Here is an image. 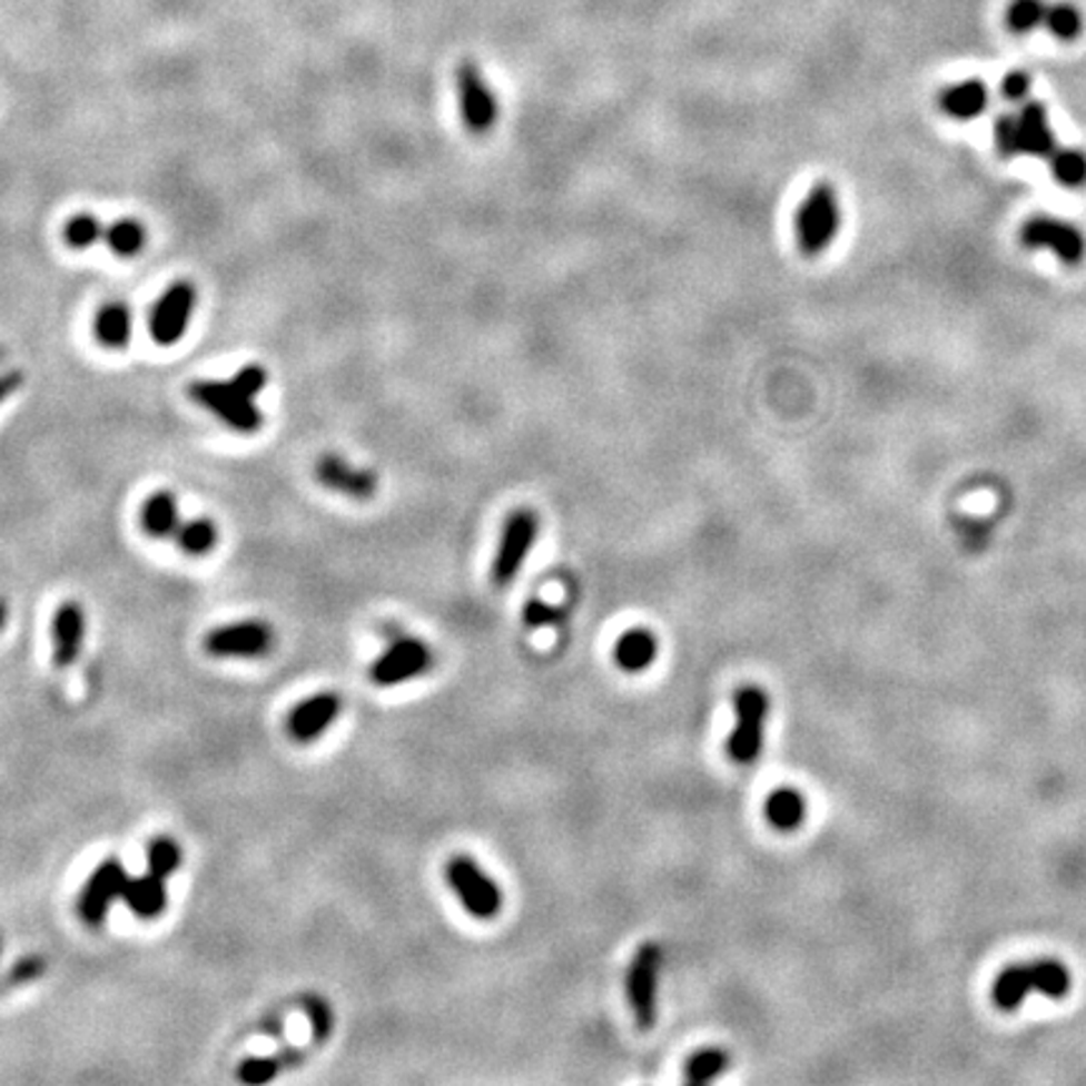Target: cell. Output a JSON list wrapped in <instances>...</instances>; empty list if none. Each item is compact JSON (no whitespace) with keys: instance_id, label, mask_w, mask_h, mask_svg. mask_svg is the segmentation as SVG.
Instances as JSON below:
<instances>
[{"instance_id":"cell-35","label":"cell","mask_w":1086,"mask_h":1086,"mask_svg":"<svg viewBox=\"0 0 1086 1086\" xmlns=\"http://www.w3.org/2000/svg\"><path fill=\"white\" fill-rule=\"evenodd\" d=\"M994 136H996V147H998V151L1004 154V157H1016V154H1021V131H1018V116H1014V113L998 116L996 126H994Z\"/></svg>"},{"instance_id":"cell-17","label":"cell","mask_w":1086,"mask_h":1086,"mask_svg":"<svg viewBox=\"0 0 1086 1086\" xmlns=\"http://www.w3.org/2000/svg\"><path fill=\"white\" fill-rule=\"evenodd\" d=\"M121 900L136 918L141 920L159 918L169 904L167 878L154 876V872H147V876H139V878L129 876Z\"/></svg>"},{"instance_id":"cell-31","label":"cell","mask_w":1086,"mask_h":1086,"mask_svg":"<svg viewBox=\"0 0 1086 1086\" xmlns=\"http://www.w3.org/2000/svg\"><path fill=\"white\" fill-rule=\"evenodd\" d=\"M1046 0H1011L1006 8V26L1014 33H1031L1044 26Z\"/></svg>"},{"instance_id":"cell-21","label":"cell","mask_w":1086,"mask_h":1086,"mask_svg":"<svg viewBox=\"0 0 1086 1086\" xmlns=\"http://www.w3.org/2000/svg\"><path fill=\"white\" fill-rule=\"evenodd\" d=\"M656 636L649 629H629L614 644V662L626 674L646 672L656 659Z\"/></svg>"},{"instance_id":"cell-18","label":"cell","mask_w":1086,"mask_h":1086,"mask_svg":"<svg viewBox=\"0 0 1086 1086\" xmlns=\"http://www.w3.org/2000/svg\"><path fill=\"white\" fill-rule=\"evenodd\" d=\"M307 1056L309 1054L305 1049H297V1046H285L283 1052L269 1054V1056H249V1059L239 1062L237 1079L241 1084H249V1086L275 1082L279 1074L303 1066L307 1062Z\"/></svg>"},{"instance_id":"cell-27","label":"cell","mask_w":1086,"mask_h":1086,"mask_svg":"<svg viewBox=\"0 0 1086 1086\" xmlns=\"http://www.w3.org/2000/svg\"><path fill=\"white\" fill-rule=\"evenodd\" d=\"M730 1066V1054L720 1046H710V1049H702L692 1054L684 1064V1082L687 1084H710L717 1076L727 1072Z\"/></svg>"},{"instance_id":"cell-10","label":"cell","mask_w":1086,"mask_h":1086,"mask_svg":"<svg viewBox=\"0 0 1086 1086\" xmlns=\"http://www.w3.org/2000/svg\"><path fill=\"white\" fill-rule=\"evenodd\" d=\"M455 91H458V109L465 129L473 136H486L498 121V101L486 76L473 61H463L455 71Z\"/></svg>"},{"instance_id":"cell-23","label":"cell","mask_w":1086,"mask_h":1086,"mask_svg":"<svg viewBox=\"0 0 1086 1086\" xmlns=\"http://www.w3.org/2000/svg\"><path fill=\"white\" fill-rule=\"evenodd\" d=\"M764 818H768L774 830L794 832L802 826L804 818H808V802H804L802 792L792 788H780L770 792V798L764 800Z\"/></svg>"},{"instance_id":"cell-14","label":"cell","mask_w":1086,"mask_h":1086,"mask_svg":"<svg viewBox=\"0 0 1086 1086\" xmlns=\"http://www.w3.org/2000/svg\"><path fill=\"white\" fill-rule=\"evenodd\" d=\"M315 478L319 486L343 493V496L355 501L373 498L377 486H381V481H377V475L371 468H357V465L335 453L319 455L315 463Z\"/></svg>"},{"instance_id":"cell-22","label":"cell","mask_w":1086,"mask_h":1086,"mask_svg":"<svg viewBox=\"0 0 1086 1086\" xmlns=\"http://www.w3.org/2000/svg\"><path fill=\"white\" fill-rule=\"evenodd\" d=\"M179 521H181V516H179V506H177V498H174V493L157 491V493H151L147 501H144L141 513H139V523H141V531L147 533V536L171 539L174 531H177V526H179Z\"/></svg>"},{"instance_id":"cell-12","label":"cell","mask_w":1086,"mask_h":1086,"mask_svg":"<svg viewBox=\"0 0 1086 1086\" xmlns=\"http://www.w3.org/2000/svg\"><path fill=\"white\" fill-rule=\"evenodd\" d=\"M433 669V652L423 639L401 636L375 659L371 679L375 687H397L428 674Z\"/></svg>"},{"instance_id":"cell-26","label":"cell","mask_w":1086,"mask_h":1086,"mask_svg":"<svg viewBox=\"0 0 1086 1086\" xmlns=\"http://www.w3.org/2000/svg\"><path fill=\"white\" fill-rule=\"evenodd\" d=\"M103 241L109 245L113 255L136 257L144 247H147V227H144L139 219L126 217L113 221L111 227H106Z\"/></svg>"},{"instance_id":"cell-5","label":"cell","mask_w":1086,"mask_h":1086,"mask_svg":"<svg viewBox=\"0 0 1086 1086\" xmlns=\"http://www.w3.org/2000/svg\"><path fill=\"white\" fill-rule=\"evenodd\" d=\"M445 878H448L451 890L471 918L491 920L501 914L503 894L498 882L471 856H453L445 862Z\"/></svg>"},{"instance_id":"cell-25","label":"cell","mask_w":1086,"mask_h":1086,"mask_svg":"<svg viewBox=\"0 0 1086 1086\" xmlns=\"http://www.w3.org/2000/svg\"><path fill=\"white\" fill-rule=\"evenodd\" d=\"M174 541L187 556H207L217 549L219 543V529L211 519H181L177 531H174Z\"/></svg>"},{"instance_id":"cell-39","label":"cell","mask_w":1086,"mask_h":1086,"mask_svg":"<svg viewBox=\"0 0 1086 1086\" xmlns=\"http://www.w3.org/2000/svg\"><path fill=\"white\" fill-rule=\"evenodd\" d=\"M259 1031H261V1034H267V1036H277V1039H279V1036L285 1034L283 1016H279V1014H269L267 1018H261Z\"/></svg>"},{"instance_id":"cell-4","label":"cell","mask_w":1086,"mask_h":1086,"mask_svg":"<svg viewBox=\"0 0 1086 1086\" xmlns=\"http://www.w3.org/2000/svg\"><path fill=\"white\" fill-rule=\"evenodd\" d=\"M770 714V697L760 687H742L734 694V727L727 737V754L737 764H752L760 758L764 722Z\"/></svg>"},{"instance_id":"cell-15","label":"cell","mask_w":1086,"mask_h":1086,"mask_svg":"<svg viewBox=\"0 0 1086 1086\" xmlns=\"http://www.w3.org/2000/svg\"><path fill=\"white\" fill-rule=\"evenodd\" d=\"M86 642V611L79 601L66 599L51 619V659L56 669H68L79 662Z\"/></svg>"},{"instance_id":"cell-3","label":"cell","mask_w":1086,"mask_h":1086,"mask_svg":"<svg viewBox=\"0 0 1086 1086\" xmlns=\"http://www.w3.org/2000/svg\"><path fill=\"white\" fill-rule=\"evenodd\" d=\"M840 199L832 184H814L794 215V237L802 255L818 257L828 251L840 231Z\"/></svg>"},{"instance_id":"cell-24","label":"cell","mask_w":1086,"mask_h":1086,"mask_svg":"<svg viewBox=\"0 0 1086 1086\" xmlns=\"http://www.w3.org/2000/svg\"><path fill=\"white\" fill-rule=\"evenodd\" d=\"M93 335L99 345L109 347V351H124L131 339V309L124 303L99 307L93 317Z\"/></svg>"},{"instance_id":"cell-28","label":"cell","mask_w":1086,"mask_h":1086,"mask_svg":"<svg viewBox=\"0 0 1086 1086\" xmlns=\"http://www.w3.org/2000/svg\"><path fill=\"white\" fill-rule=\"evenodd\" d=\"M184 850L171 836H157L147 842V866L149 872L161 878H171L181 868Z\"/></svg>"},{"instance_id":"cell-36","label":"cell","mask_w":1086,"mask_h":1086,"mask_svg":"<svg viewBox=\"0 0 1086 1086\" xmlns=\"http://www.w3.org/2000/svg\"><path fill=\"white\" fill-rule=\"evenodd\" d=\"M559 616H561V611L556 606L546 604L543 599H529L526 606H523V611H521L523 624H526L529 629H543V626L556 624Z\"/></svg>"},{"instance_id":"cell-8","label":"cell","mask_w":1086,"mask_h":1086,"mask_svg":"<svg viewBox=\"0 0 1086 1086\" xmlns=\"http://www.w3.org/2000/svg\"><path fill=\"white\" fill-rule=\"evenodd\" d=\"M126 880H129V872H126L124 862L119 858H103L99 866L93 868V872L81 886V894L76 898V914L83 920L89 928L103 926V920L109 918L113 904H119L124 898Z\"/></svg>"},{"instance_id":"cell-11","label":"cell","mask_w":1086,"mask_h":1086,"mask_svg":"<svg viewBox=\"0 0 1086 1086\" xmlns=\"http://www.w3.org/2000/svg\"><path fill=\"white\" fill-rule=\"evenodd\" d=\"M1018 239L1026 249H1049L1064 265L1076 267L1086 257V239L1079 227L1059 217L1036 215L1024 221Z\"/></svg>"},{"instance_id":"cell-19","label":"cell","mask_w":1086,"mask_h":1086,"mask_svg":"<svg viewBox=\"0 0 1086 1086\" xmlns=\"http://www.w3.org/2000/svg\"><path fill=\"white\" fill-rule=\"evenodd\" d=\"M1016 116L1018 131H1021V154L1049 159L1056 151V139L1049 124V113H1046L1044 106L1039 101H1029Z\"/></svg>"},{"instance_id":"cell-20","label":"cell","mask_w":1086,"mask_h":1086,"mask_svg":"<svg viewBox=\"0 0 1086 1086\" xmlns=\"http://www.w3.org/2000/svg\"><path fill=\"white\" fill-rule=\"evenodd\" d=\"M938 106L950 119L971 121L988 109V89L978 79H966L940 91Z\"/></svg>"},{"instance_id":"cell-38","label":"cell","mask_w":1086,"mask_h":1086,"mask_svg":"<svg viewBox=\"0 0 1086 1086\" xmlns=\"http://www.w3.org/2000/svg\"><path fill=\"white\" fill-rule=\"evenodd\" d=\"M23 383H26V375L21 371L0 373V403H6L13 393L21 391Z\"/></svg>"},{"instance_id":"cell-9","label":"cell","mask_w":1086,"mask_h":1086,"mask_svg":"<svg viewBox=\"0 0 1086 1086\" xmlns=\"http://www.w3.org/2000/svg\"><path fill=\"white\" fill-rule=\"evenodd\" d=\"M201 644L215 659H259L275 649V629L261 619H245L211 629Z\"/></svg>"},{"instance_id":"cell-33","label":"cell","mask_w":1086,"mask_h":1086,"mask_svg":"<svg viewBox=\"0 0 1086 1086\" xmlns=\"http://www.w3.org/2000/svg\"><path fill=\"white\" fill-rule=\"evenodd\" d=\"M1044 26L1049 28L1056 38H1062V41H1074V38L1082 33L1084 21H1082V13L1076 6L1052 3V6H1046Z\"/></svg>"},{"instance_id":"cell-7","label":"cell","mask_w":1086,"mask_h":1086,"mask_svg":"<svg viewBox=\"0 0 1086 1086\" xmlns=\"http://www.w3.org/2000/svg\"><path fill=\"white\" fill-rule=\"evenodd\" d=\"M539 529L541 521L536 511L531 509L513 511L506 523H503L498 549L491 566V579L498 589L511 586V581L521 574L523 564H526V559L533 551V543L539 539Z\"/></svg>"},{"instance_id":"cell-40","label":"cell","mask_w":1086,"mask_h":1086,"mask_svg":"<svg viewBox=\"0 0 1086 1086\" xmlns=\"http://www.w3.org/2000/svg\"><path fill=\"white\" fill-rule=\"evenodd\" d=\"M8 614H11V609H8V601L0 599V632H3L6 624H8Z\"/></svg>"},{"instance_id":"cell-2","label":"cell","mask_w":1086,"mask_h":1086,"mask_svg":"<svg viewBox=\"0 0 1086 1086\" xmlns=\"http://www.w3.org/2000/svg\"><path fill=\"white\" fill-rule=\"evenodd\" d=\"M1072 988V974L1066 966L1054 958L1041 961L1014 964L998 974L994 984V1004L1001 1011H1016L1026 1001V996L1041 994L1046 998H1064Z\"/></svg>"},{"instance_id":"cell-1","label":"cell","mask_w":1086,"mask_h":1086,"mask_svg":"<svg viewBox=\"0 0 1086 1086\" xmlns=\"http://www.w3.org/2000/svg\"><path fill=\"white\" fill-rule=\"evenodd\" d=\"M269 375L261 365H247L229 381H191L187 393L197 405L207 407L227 428L237 433H257L265 415L255 397L267 387Z\"/></svg>"},{"instance_id":"cell-16","label":"cell","mask_w":1086,"mask_h":1086,"mask_svg":"<svg viewBox=\"0 0 1086 1086\" xmlns=\"http://www.w3.org/2000/svg\"><path fill=\"white\" fill-rule=\"evenodd\" d=\"M343 712V700L335 692H317L299 702L287 714V734L297 744H309L323 737Z\"/></svg>"},{"instance_id":"cell-6","label":"cell","mask_w":1086,"mask_h":1086,"mask_svg":"<svg viewBox=\"0 0 1086 1086\" xmlns=\"http://www.w3.org/2000/svg\"><path fill=\"white\" fill-rule=\"evenodd\" d=\"M659 971H662V948L654 940H646L636 948L624 976L626 1004L632 1008L639 1031H652L656 1024Z\"/></svg>"},{"instance_id":"cell-30","label":"cell","mask_w":1086,"mask_h":1086,"mask_svg":"<svg viewBox=\"0 0 1086 1086\" xmlns=\"http://www.w3.org/2000/svg\"><path fill=\"white\" fill-rule=\"evenodd\" d=\"M103 231L106 227L101 225V219L93 215H86L83 211V215H73L66 221L63 239L71 249H89L103 241Z\"/></svg>"},{"instance_id":"cell-29","label":"cell","mask_w":1086,"mask_h":1086,"mask_svg":"<svg viewBox=\"0 0 1086 1086\" xmlns=\"http://www.w3.org/2000/svg\"><path fill=\"white\" fill-rule=\"evenodd\" d=\"M1054 179L1066 189H1079L1086 184V154L1079 149H1059L1049 157Z\"/></svg>"},{"instance_id":"cell-34","label":"cell","mask_w":1086,"mask_h":1086,"mask_svg":"<svg viewBox=\"0 0 1086 1086\" xmlns=\"http://www.w3.org/2000/svg\"><path fill=\"white\" fill-rule=\"evenodd\" d=\"M46 974V958L43 956H23V958H18V961L8 968V974L3 978V986L6 988H16V986H26V984H33L38 981Z\"/></svg>"},{"instance_id":"cell-13","label":"cell","mask_w":1086,"mask_h":1086,"mask_svg":"<svg viewBox=\"0 0 1086 1086\" xmlns=\"http://www.w3.org/2000/svg\"><path fill=\"white\" fill-rule=\"evenodd\" d=\"M194 307H197V287H194L189 279L174 283L151 309L149 333L154 337V343L164 347H171L174 343H179L184 333H187Z\"/></svg>"},{"instance_id":"cell-37","label":"cell","mask_w":1086,"mask_h":1086,"mask_svg":"<svg viewBox=\"0 0 1086 1086\" xmlns=\"http://www.w3.org/2000/svg\"><path fill=\"white\" fill-rule=\"evenodd\" d=\"M1031 91V76L1026 71H1011L1004 76L1001 81V93L1008 101H1024Z\"/></svg>"},{"instance_id":"cell-32","label":"cell","mask_w":1086,"mask_h":1086,"mask_svg":"<svg viewBox=\"0 0 1086 1086\" xmlns=\"http://www.w3.org/2000/svg\"><path fill=\"white\" fill-rule=\"evenodd\" d=\"M299 1006H303V1011L309 1018V1026H313V1044H325L335 1029L333 1006L327 1004V998L317 994H305L299 998Z\"/></svg>"},{"instance_id":"cell-41","label":"cell","mask_w":1086,"mask_h":1086,"mask_svg":"<svg viewBox=\"0 0 1086 1086\" xmlns=\"http://www.w3.org/2000/svg\"><path fill=\"white\" fill-rule=\"evenodd\" d=\"M6 361H8V351H6V347H0V365H3Z\"/></svg>"}]
</instances>
